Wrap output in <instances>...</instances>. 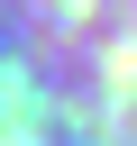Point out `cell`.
Instances as JSON below:
<instances>
[{
  "instance_id": "6da1fadb",
  "label": "cell",
  "mask_w": 137,
  "mask_h": 146,
  "mask_svg": "<svg viewBox=\"0 0 137 146\" xmlns=\"http://www.w3.org/2000/svg\"><path fill=\"white\" fill-rule=\"evenodd\" d=\"M37 146H137V0H37Z\"/></svg>"
}]
</instances>
